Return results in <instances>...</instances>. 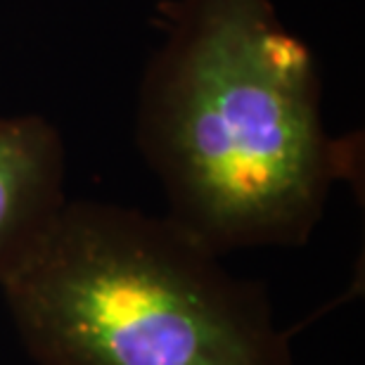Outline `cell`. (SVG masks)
Returning <instances> with one entry per match:
<instances>
[{
    "label": "cell",
    "instance_id": "obj_1",
    "mask_svg": "<svg viewBox=\"0 0 365 365\" xmlns=\"http://www.w3.org/2000/svg\"><path fill=\"white\" fill-rule=\"evenodd\" d=\"M135 140L164 216L218 257L304 247L359 157L327 130L316 57L273 0L164 3Z\"/></svg>",
    "mask_w": 365,
    "mask_h": 365
},
{
    "label": "cell",
    "instance_id": "obj_3",
    "mask_svg": "<svg viewBox=\"0 0 365 365\" xmlns=\"http://www.w3.org/2000/svg\"><path fill=\"white\" fill-rule=\"evenodd\" d=\"M67 148L41 114L0 116V292L67 207Z\"/></svg>",
    "mask_w": 365,
    "mask_h": 365
},
{
    "label": "cell",
    "instance_id": "obj_2",
    "mask_svg": "<svg viewBox=\"0 0 365 365\" xmlns=\"http://www.w3.org/2000/svg\"><path fill=\"white\" fill-rule=\"evenodd\" d=\"M166 216L69 200L3 287L36 365H297L264 284Z\"/></svg>",
    "mask_w": 365,
    "mask_h": 365
}]
</instances>
